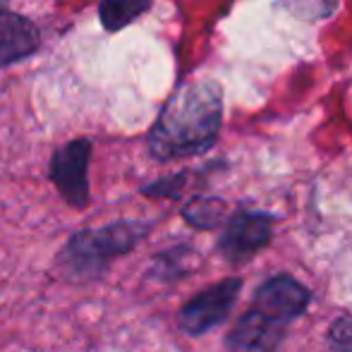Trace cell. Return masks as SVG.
<instances>
[{
    "label": "cell",
    "instance_id": "cell-8",
    "mask_svg": "<svg viewBox=\"0 0 352 352\" xmlns=\"http://www.w3.org/2000/svg\"><path fill=\"white\" fill-rule=\"evenodd\" d=\"M41 46V32L24 14L10 8V0H0V67L14 65L32 58Z\"/></svg>",
    "mask_w": 352,
    "mask_h": 352
},
{
    "label": "cell",
    "instance_id": "cell-7",
    "mask_svg": "<svg viewBox=\"0 0 352 352\" xmlns=\"http://www.w3.org/2000/svg\"><path fill=\"white\" fill-rule=\"evenodd\" d=\"M285 329L280 321L261 314L259 309L252 307L247 314L237 319L232 331L226 338L228 352H278Z\"/></svg>",
    "mask_w": 352,
    "mask_h": 352
},
{
    "label": "cell",
    "instance_id": "cell-3",
    "mask_svg": "<svg viewBox=\"0 0 352 352\" xmlns=\"http://www.w3.org/2000/svg\"><path fill=\"white\" fill-rule=\"evenodd\" d=\"M91 153L94 144L87 137L70 140L53 151L48 177H51L58 195L63 197V201L72 209H87L89 201H91V190H89Z\"/></svg>",
    "mask_w": 352,
    "mask_h": 352
},
{
    "label": "cell",
    "instance_id": "cell-5",
    "mask_svg": "<svg viewBox=\"0 0 352 352\" xmlns=\"http://www.w3.org/2000/svg\"><path fill=\"white\" fill-rule=\"evenodd\" d=\"M276 218L261 211H237L228 221L226 232L218 240V252L228 264H245L259 254L274 235Z\"/></svg>",
    "mask_w": 352,
    "mask_h": 352
},
{
    "label": "cell",
    "instance_id": "cell-13",
    "mask_svg": "<svg viewBox=\"0 0 352 352\" xmlns=\"http://www.w3.org/2000/svg\"><path fill=\"white\" fill-rule=\"evenodd\" d=\"M326 343L333 352H352V316L343 314L331 324Z\"/></svg>",
    "mask_w": 352,
    "mask_h": 352
},
{
    "label": "cell",
    "instance_id": "cell-14",
    "mask_svg": "<svg viewBox=\"0 0 352 352\" xmlns=\"http://www.w3.org/2000/svg\"><path fill=\"white\" fill-rule=\"evenodd\" d=\"M338 0H285L297 17H329Z\"/></svg>",
    "mask_w": 352,
    "mask_h": 352
},
{
    "label": "cell",
    "instance_id": "cell-2",
    "mask_svg": "<svg viewBox=\"0 0 352 352\" xmlns=\"http://www.w3.org/2000/svg\"><path fill=\"white\" fill-rule=\"evenodd\" d=\"M148 230H151V223L135 221V218H122V221L96 228H82L72 232L58 252V276L72 285L96 283L106 276L108 266L118 256L130 254L142 240H146Z\"/></svg>",
    "mask_w": 352,
    "mask_h": 352
},
{
    "label": "cell",
    "instance_id": "cell-11",
    "mask_svg": "<svg viewBox=\"0 0 352 352\" xmlns=\"http://www.w3.org/2000/svg\"><path fill=\"white\" fill-rule=\"evenodd\" d=\"M226 216V201L218 197H192L182 206V218L197 230H213L223 223Z\"/></svg>",
    "mask_w": 352,
    "mask_h": 352
},
{
    "label": "cell",
    "instance_id": "cell-4",
    "mask_svg": "<svg viewBox=\"0 0 352 352\" xmlns=\"http://www.w3.org/2000/svg\"><path fill=\"white\" fill-rule=\"evenodd\" d=\"M242 290L240 278H226L213 283L197 297H192L180 311H177V326L187 336H204L218 324H223L230 309L235 307L237 295Z\"/></svg>",
    "mask_w": 352,
    "mask_h": 352
},
{
    "label": "cell",
    "instance_id": "cell-9",
    "mask_svg": "<svg viewBox=\"0 0 352 352\" xmlns=\"http://www.w3.org/2000/svg\"><path fill=\"white\" fill-rule=\"evenodd\" d=\"M201 264V256L195 247L177 245L158 252L148 266V278L156 283H175L185 276H192Z\"/></svg>",
    "mask_w": 352,
    "mask_h": 352
},
{
    "label": "cell",
    "instance_id": "cell-1",
    "mask_svg": "<svg viewBox=\"0 0 352 352\" xmlns=\"http://www.w3.org/2000/svg\"><path fill=\"white\" fill-rule=\"evenodd\" d=\"M223 122V91L213 79L187 82L166 101L146 135L151 158L161 163L206 153Z\"/></svg>",
    "mask_w": 352,
    "mask_h": 352
},
{
    "label": "cell",
    "instance_id": "cell-12",
    "mask_svg": "<svg viewBox=\"0 0 352 352\" xmlns=\"http://www.w3.org/2000/svg\"><path fill=\"white\" fill-rule=\"evenodd\" d=\"M187 177L190 173H175V175H166L161 180L151 182V185L142 187V195L151 197V199H180L182 190L187 185Z\"/></svg>",
    "mask_w": 352,
    "mask_h": 352
},
{
    "label": "cell",
    "instance_id": "cell-10",
    "mask_svg": "<svg viewBox=\"0 0 352 352\" xmlns=\"http://www.w3.org/2000/svg\"><path fill=\"white\" fill-rule=\"evenodd\" d=\"M153 0H101L98 3V19L106 32H120L130 27L135 19L151 10Z\"/></svg>",
    "mask_w": 352,
    "mask_h": 352
},
{
    "label": "cell",
    "instance_id": "cell-6",
    "mask_svg": "<svg viewBox=\"0 0 352 352\" xmlns=\"http://www.w3.org/2000/svg\"><path fill=\"white\" fill-rule=\"evenodd\" d=\"M309 302H311L309 287L302 285V283L295 280L292 276L278 274V276H271V278L256 290L254 305L252 307L259 309L261 314L280 321L283 326H287L292 319L305 314Z\"/></svg>",
    "mask_w": 352,
    "mask_h": 352
}]
</instances>
